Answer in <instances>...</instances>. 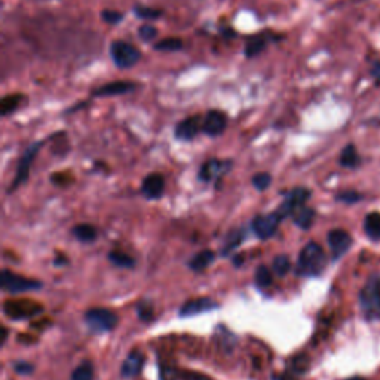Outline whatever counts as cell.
Returning a JSON list of instances; mask_svg holds the SVG:
<instances>
[{"label": "cell", "instance_id": "cell-1", "mask_svg": "<svg viewBox=\"0 0 380 380\" xmlns=\"http://www.w3.org/2000/svg\"><path fill=\"white\" fill-rule=\"evenodd\" d=\"M327 266V257L321 246L316 242H309L298 256L296 272L300 276H318Z\"/></svg>", "mask_w": 380, "mask_h": 380}, {"label": "cell", "instance_id": "cell-2", "mask_svg": "<svg viewBox=\"0 0 380 380\" xmlns=\"http://www.w3.org/2000/svg\"><path fill=\"white\" fill-rule=\"evenodd\" d=\"M359 303L368 320H380V275H373L359 293Z\"/></svg>", "mask_w": 380, "mask_h": 380}, {"label": "cell", "instance_id": "cell-3", "mask_svg": "<svg viewBox=\"0 0 380 380\" xmlns=\"http://www.w3.org/2000/svg\"><path fill=\"white\" fill-rule=\"evenodd\" d=\"M85 322L94 333H107L117 325V316L115 312L104 309V307H94L85 313Z\"/></svg>", "mask_w": 380, "mask_h": 380}, {"label": "cell", "instance_id": "cell-4", "mask_svg": "<svg viewBox=\"0 0 380 380\" xmlns=\"http://www.w3.org/2000/svg\"><path fill=\"white\" fill-rule=\"evenodd\" d=\"M112 58L119 69H131L141 60V52L131 43L116 40L110 47Z\"/></svg>", "mask_w": 380, "mask_h": 380}, {"label": "cell", "instance_id": "cell-5", "mask_svg": "<svg viewBox=\"0 0 380 380\" xmlns=\"http://www.w3.org/2000/svg\"><path fill=\"white\" fill-rule=\"evenodd\" d=\"M311 198V190L306 187H296L293 189L292 192H288L285 199L283 201V204L278 206V210L275 211L279 217H281V220H284L285 217L293 215L296 210L298 208L305 206L307 199Z\"/></svg>", "mask_w": 380, "mask_h": 380}, {"label": "cell", "instance_id": "cell-6", "mask_svg": "<svg viewBox=\"0 0 380 380\" xmlns=\"http://www.w3.org/2000/svg\"><path fill=\"white\" fill-rule=\"evenodd\" d=\"M42 144H43V141L34 143V144H32V146L23 153L20 162H18L16 174H15L14 182L11 183V189H9V192H14V190H16L18 187H20L21 185H24L27 182V178H29V173H30L32 162L36 158V155H38V153H39Z\"/></svg>", "mask_w": 380, "mask_h": 380}, {"label": "cell", "instance_id": "cell-7", "mask_svg": "<svg viewBox=\"0 0 380 380\" xmlns=\"http://www.w3.org/2000/svg\"><path fill=\"white\" fill-rule=\"evenodd\" d=\"M0 284H2V288L5 289V292L11 293V294L32 292V289H39L42 285L39 281L20 276L14 272H9V270H3L2 272Z\"/></svg>", "mask_w": 380, "mask_h": 380}, {"label": "cell", "instance_id": "cell-8", "mask_svg": "<svg viewBox=\"0 0 380 380\" xmlns=\"http://www.w3.org/2000/svg\"><path fill=\"white\" fill-rule=\"evenodd\" d=\"M230 168H232L230 161L210 159L201 167V171H199V178L205 183H219L222 177L229 173Z\"/></svg>", "mask_w": 380, "mask_h": 380}, {"label": "cell", "instance_id": "cell-9", "mask_svg": "<svg viewBox=\"0 0 380 380\" xmlns=\"http://www.w3.org/2000/svg\"><path fill=\"white\" fill-rule=\"evenodd\" d=\"M279 223H281V217H279L276 213H270V214L257 215L256 219L252 220L251 226H252V230H254V233L260 239H268L276 232Z\"/></svg>", "mask_w": 380, "mask_h": 380}, {"label": "cell", "instance_id": "cell-10", "mask_svg": "<svg viewBox=\"0 0 380 380\" xmlns=\"http://www.w3.org/2000/svg\"><path fill=\"white\" fill-rule=\"evenodd\" d=\"M329 246H330V250H331V254H333V259L337 260L340 259L345 252L349 250L351 244H352V238L351 235L346 232V230H342V229H334L329 233Z\"/></svg>", "mask_w": 380, "mask_h": 380}, {"label": "cell", "instance_id": "cell-11", "mask_svg": "<svg viewBox=\"0 0 380 380\" xmlns=\"http://www.w3.org/2000/svg\"><path fill=\"white\" fill-rule=\"evenodd\" d=\"M226 123H228V119H226V115L223 112L211 110L202 119V131L206 135H210V137H219L224 132Z\"/></svg>", "mask_w": 380, "mask_h": 380}, {"label": "cell", "instance_id": "cell-12", "mask_svg": "<svg viewBox=\"0 0 380 380\" xmlns=\"http://www.w3.org/2000/svg\"><path fill=\"white\" fill-rule=\"evenodd\" d=\"M165 192V178L161 174H149L141 183V193L147 199H159Z\"/></svg>", "mask_w": 380, "mask_h": 380}, {"label": "cell", "instance_id": "cell-13", "mask_svg": "<svg viewBox=\"0 0 380 380\" xmlns=\"http://www.w3.org/2000/svg\"><path fill=\"white\" fill-rule=\"evenodd\" d=\"M201 130H202L201 117L192 116V117H187V119L177 123L174 135H176L177 140L190 141V140H193L196 137L198 132Z\"/></svg>", "mask_w": 380, "mask_h": 380}, {"label": "cell", "instance_id": "cell-14", "mask_svg": "<svg viewBox=\"0 0 380 380\" xmlns=\"http://www.w3.org/2000/svg\"><path fill=\"white\" fill-rule=\"evenodd\" d=\"M219 306L215 302H213L211 298L201 297V298H193V300H189L185 303L182 307H180V316L183 318H187V316H195L204 312H210L215 307Z\"/></svg>", "mask_w": 380, "mask_h": 380}, {"label": "cell", "instance_id": "cell-15", "mask_svg": "<svg viewBox=\"0 0 380 380\" xmlns=\"http://www.w3.org/2000/svg\"><path fill=\"white\" fill-rule=\"evenodd\" d=\"M135 85L132 82H125V80H116V82L106 84L103 86L97 88L93 93L94 97H113V95H122L126 93L134 91Z\"/></svg>", "mask_w": 380, "mask_h": 380}, {"label": "cell", "instance_id": "cell-16", "mask_svg": "<svg viewBox=\"0 0 380 380\" xmlns=\"http://www.w3.org/2000/svg\"><path fill=\"white\" fill-rule=\"evenodd\" d=\"M143 364H144V355L141 354V352L139 351H132L128 354V357H126V359L123 361L122 364V376L123 377H134L140 375L141 368H143Z\"/></svg>", "mask_w": 380, "mask_h": 380}, {"label": "cell", "instance_id": "cell-17", "mask_svg": "<svg viewBox=\"0 0 380 380\" xmlns=\"http://www.w3.org/2000/svg\"><path fill=\"white\" fill-rule=\"evenodd\" d=\"M214 259H215V254L213 251L204 250L201 252H198V254L189 261V266H190V269H193L195 272H201V270L206 269L213 263Z\"/></svg>", "mask_w": 380, "mask_h": 380}, {"label": "cell", "instance_id": "cell-18", "mask_svg": "<svg viewBox=\"0 0 380 380\" xmlns=\"http://www.w3.org/2000/svg\"><path fill=\"white\" fill-rule=\"evenodd\" d=\"M293 219H294V223L298 226V228L306 230V229H309L312 226V223H313L315 211L312 210V208L302 206V208H298V210L294 211Z\"/></svg>", "mask_w": 380, "mask_h": 380}, {"label": "cell", "instance_id": "cell-19", "mask_svg": "<svg viewBox=\"0 0 380 380\" xmlns=\"http://www.w3.org/2000/svg\"><path fill=\"white\" fill-rule=\"evenodd\" d=\"M364 230L372 241L380 239V213H370L366 217Z\"/></svg>", "mask_w": 380, "mask_h": 380}, {"label": "cell", "instance_id": "cell-20", "mask_svg": "<svg viewBox=\"0 0 380 380\" xmlns=\"http://www.w3.org/2000/svg\"><path fill=\"white\" fill-rule=\"evenodd\" d=\"M73 235L76 237L78 241L80 242H93L95 241L97 238V230L94 226L91 224H86V223H82V224H78L73 228Z\"/></svg>", "mask_w": 380, "mask_h": 380}, {"label": "cell", "instance_id": "cell-21", "mask_svg": "<svg viewBox=\"0 0 380 380\" xmlns=\"http://www.w3.org/2000/svg\"><path fill=\"white\" fill-rule=\"evenodd\" d=\"M340 164L346 168H355L359 165V156L355 147L349 144L345 149H343L342 155H340Z\"/></svg>", "mask_w": 380, "mask_h": 380}, {"label": "cell", "instance_id": "cell-22", "mask_svg": "<svg viewBox=\"0 0 380 380\" xmlns=\"http://www.w3.org/2000/svg\"><path fill=\"white\" fill-rule=\"evenodd\" d=\"M23 103V95L20 94H12L8 95L2 99V104H0V112H2L3 116H8L14 113L18 107Z\"/></svg>", "mask_w": 380, "mask_h": 380}, {"label": "cell", "instance_id": "cell-23", "mask_svg": "<svg viewBox=\"0 0 380 380\" xmlns=\"http://www.w3.org/2000/svg\"><path fill=\"white\" fill-rule=\"evenodd\" d=\"M244 241V232L242 230H233L230 232L228 237L224 239V246L222 248V254L226 256L229 254L230 251H233L235 248H238L241 246V242Z\"/></svg>", "mask_w": 380, "mask_h": 380}, {"label": "cell", "instance_id": "cell-24", "mask_svg": "<svg viewBox=\"0 0 380 380\" xmlns=\"http://www.w3.org/2000/svg\"><path fill=\"white\" fill-rule=\"evenodd\" d=\"M71 380H94V367L89 361H84L79 364L73 373H71Z\"/></svg>", "mask_w": 380, "mask_h": 380}, {"label": "cell", "instance_id": "cell-25", "mask_svg": "<svg viewBox=\"0 0 380 380\" xmlns=\"http://www.w3.org/2000/svg\"><path fill=\"white\" fill-rule=\"evenodd\" d=\"M108 260H110L115 266L125 268V269H130L135 265L134 259L128 254H125L122 251H112L110 254H108Z\"/></svg>", "mask_w": 380, "mask_h": 380}, {"label": "cell", "instance_id": "cell-26", "mask_svg": "<svg viewBox=\"0 0 380 380\" xmlns=\"http://www.w3.org/2000/svg\"><path fill=\"white\" fill-rule=\"evenodd\" d=\"M183 48V40L178 38H168V39H162L155 45L156 51L162 52H174Z\"/></svg>", "mask_w": 380, "mask_h": 380}, {"label": "cell", "instance_id": "cell-27", "mask_svg": "<svg viewBox=\"0 0 380 380\" xmlns=\"http://www.w3.org/2000/svg\"><path fill=\"white\" fill-rule=\"evenodd\" d=\"M289 268H292V261H289V257L285 256V254H281V256H276L274 259V263H272V269L274 272L278 275V276H284L288 274Z\"/></svg>", "mask_w": 380, "mask_h": 380}, {"label": "cell", "instance_id": "cell-28", "mask_svg": "<svg viewBox=\"0 0 380 380\" xmlns=\"http://www.w3.org/2000/svg\"><path fill=\"white\" fill-rule=\"evenodd\" d=\"M256 284L259 287H269L272 284V274L266 266H259L256 270Z\"/></svg>", "mask_w": 380, "mask_h": 380}, {"label": "cell", "instance_id": "cell-29", "mask_svg": "<svg viewBox=\"0 0 380 380\" xmlns=\"http://www.w3.org/2000/svg\"><path fill=\"white\" fill-rule=\"evenodd\" d=\"M134 12L137 14L139 18H144V20H158L162 15V11H159V9H152L147 6H137Z\"/></svg>", "mask_w": 380, "mask_h": 380}, {"label": "cell", "instance_id": "cell-30", "mask_svg": "<svg viewBox=\"0 0 380 380\" xmlns=\"http://www.w3.org/2000/svg\"><path fill=\"white\" fill-rule=\"evenodd\" d=\"M251 182H252V186L261 192V190H266L270 186V183H272V177H270V174L268 173H259L256 176H252Z\"/></svg>", "mask_w": 380, "mask_h": 380}, {"label": "cell", "instance_id": "cell-31", "mask_svg": "<svg viewBox=\"0 0 380 380\" xmlns=\"http://www.w3.org/2000/svg\"><path fill=\"white\" fill-rule=\"evenodd\" d=\"M266 47V40L263 38H259L256 40L250 42L246 47V56L247 57H256L259 54L265 49Z\"/></svg>", "mask_w": 380, "mask_h": 380}, {"label": "cell", "instance_id": "cell-32", "mask_svg": "<svg viewBox=\"0 0 380 380\" xmlns=\"http://www.w3.org/2000/svg\"><path fill=\"white\" fill-rule=\"evenodd\" d=\"M139 36H140L141 40L150 42V40H153L158 36V30L155 29V27L146 24V25H141L140 29H139Z\"/></svg>", "mask_w": 380, "mask_h": 380}, {"label": "cell", "instance_id": "cell-33", "mask_svg": "<svg viewBox=\"0 0 380 380\" xmlns=\"http://www.w3.org/2000/svg\"><path fill=\"white\" fill-rule=\"evenodd\" d=\"M102 16H103V20L108 24H117V23H121L122 21V18L123 15L121 12H117V11H112V9H104V11L102 12Z\"/></svg>", "mask_w": 380, "mask_h": 380}, {"label": "cell", "instance_id": "cell-34", "mask_svg": "<svg viewBox=\"0 0 380 380\" xmlns=\"http://www.w3.org/2000/svg\"><path fill=\"white\" fill-rule=\"evenodd\" d=\"M337 199H339V201H342V202L354 204V202L359 201L361 195L357 193V192H343V193H339V195H337Z\"/></svg>", "mask_w": 380, "mask_h": 380}, {"label": "cell", "instance_id": "cell-35", "mask_svg": "<svg viewBox=\"0 0 380 380\" xmlns=\"http://www.w3.org/2000/svg\"><path fill=\"white\" fill-rule=\"evenodd\" d=\"M15 372L20 375H30L33 372V366L27 364V363H18L15 366Z\"/></svg>", "mask_w": 380, "mask_h": 380}, {"label": "cell", "instance_id": "cell-36", "mask_svg": "<svg viewBox=\"0 0 380 380\" xmlns=\"http://www.w3.org/2000/svg\"><path fill=\"white\" fill-rule=\"evenodd\" d=\"M372 75H373V79L376 80V84L380 85V62H376V64L373 66Z\"/></svg>", "mask_w": 380, "mask_h": 380}, {"label": "cell", "instance_id": "cell-37", "mask_svg": "<svg viewBox=\"0 0 380 380\" xmlns=\"http://www.w3.org/2000/svg\"><path fill=\"white\" fill-rule=\"evenodd\" d=\"M348 380H364V379H361V377H354V379H348Z\"/></svg>", "mask_w": 380, "mask_h": 380}]
</instances>
